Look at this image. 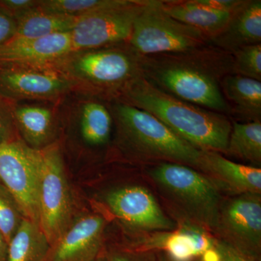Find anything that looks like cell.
<instances>
[{"label":"cell","instance_id":"cell-1","mask_svg":"<svg viewBox=\"0 0 261 261\" xmlns=\"http://www.w3.org/2000/svg\"><path fill=\"white\" fill-rule=\"evenodd\" d=\"M232 54L214 46L191 51L140 57L142 76L173 97L231 115L221 80L232 73Z\"/></svg>","mask_w":261,"mask_h":261},{"label":"cell","instance_id":"cell-2","mask_svg":"<svg viewBox=\"0 0 261 261\" xmlns=\"http://www.w3.org/2000/svg\"><path fill=\"white\" fill-rule=\"evenodd\" d=\"M116 99L150 113L200 150L226 153L231 130L226 115L173 97L142 75L128 84Z\"/></svg>","mask_w":261,"mask_h":261},{"label":"cell","instance_id":"cell-3","mask_svg":"<svg viewBox=\"0 0 261 261\" xmlns=\"http://www.w3.org/2000/svg\"><path fill=\"white\" fill-rule=\"evenodd\" d=\"M147 181L165 212L176 225L187 224L213 235L223 195L200 171L186 165H147Z\"/></svg>","mask_w":261,"mask_h":261},{"label":"cell","instance_id":"cell-4","mask_svg":"<svg viewBox=\"0 0 261 261\" xmlns=\"http://www.w3.org/2000/svg\"><path fill=\"white\" fill-rule=\"evenodd\" d=\"M121 145L142 163H174L198 169L202 150L143 110L113 99L108 102Z\"/></svg>","mask_w":261,"mask_h":261},{"label":"cell","instance_id":"cell-5","mask_svg":"<svg viewBox=\"0 0 261 261\" xmlns=\"http://www.w3.org/2000/svg\"><path fill=\"white\" fill-rule=\"evenodd\" d=\"M75 86V90L109 101L142 75L140 56L128 44L72 51L51 65Z\"/></svg>","mask_w":261,"mask_h":261},{"label":"cell","instance_id":"cell-6","mask_svg":"<svg viewBox=\"0 0 261 261\" xmlns=\"http://www.w3.org/2000/svg\"><path fill=\"white\" fill-rule=\"evenodd\" d=\"M128 46L140 57L187 53L211 45L210 37L168 15L161 1L147 0L135 19Z\"/></svg>","mask_w":261,"mask_h":261},{"label":"cell","instance_id":"cell-7","mask_svg":"<svg viewBox=\"0 0 261 261\" xmlns=\"http://www.w3.org/2000/svg\"><path fill=\"white\" fill-rule=\"evenodd\" d=\"M37 150L39 225L51 246L73 223V201L60 144Z\"/></svg>","mask_w":261,"mask_h":261},{"label":"cell","instance_id":"cell-8","mask_svg":"<svg viewBox=\"0 0 261 261\" xmlns=\"http://www.w3.org/2000/svg\"><path fill=\"white\" fill-rule=\"evenodd\" d=\"M213 236L261 259V194L223 196Z\"/></svg>","mask_w":261,"mask_h":261},{"label":"cell","instance_id":"cell-9","mask_svg":"<svg viewBox=\"0 0 261 261\" xmlns=\"http://www.w3.org/2000/svg\"><path fill=\"white\" fill-rule=\"evenodd\" d=\"M103 200L111 214L136 233L173 231L177 228L147 181V185L114 187L105 194Z\"/></svg>","mask_w":261,"mask_h":261},{"label":"cell","instance_id":"cell-10","mask_svg":"<svg viewBox=\"0 0 261 261\" xmlns=\"http://www.w3.org/2000/svg\"><path fill=\"white\" fill-rule=\"evenodd\" d=\"M0 181L18 202L25 219L39 224L37 149L20 139L0 145Z\"/></svg>","mask_w":261,"mask_h":261},{"label":"cell","instance_id":"cell-11","mask_svg":"<svg viewBox=\"0 0 261 261\" xmlns=\"http://www.w3.org/2000/svg\"><path fill=\"white\" fill-rule=\"evenodd\" d=\"M147 1L130 0L126 5L81 17L70 32L73 51L128 44L135 19Z\"/></svg>","mask_w":261,"mask_h":261},{"label":"cell","instance_id":"cell-12","mask_svg":"<svg viewBox=\"0 0 261 261\" xmlns=\"http://www.w3.org/2000/svg\"><path fill=\"white\" fill-rule=\"evenodd\" d=\"M74 84L53 66L0 68V94L12 101L58 102Z\"/></svg>","mask_w":261,"mask_h":261},{"label":"cell","instance_id":"cell-13","mask_svg":"<svg viewBox=\"0 0 261 261\" xmlns=\"http://www.w3.org/2000/svg\"><path fill=\"white\" fill-rule=\"evenodd\" d=\"M59 123L73 126L84 145H107L113 129V117L107 101L73 91L59 102Z\"/></svg>","mask_w":261,"mask_h":261},{"label":"cell","instance_id":"cell-14","mask_svg":"<svg viewBox=\"0 0 261 261\" xmlns=\"http://www.w3.org/2000/svg\"><path fill=\"white\" fill-rule=\"evenodd\" d=\"M107 221L99 214L82 216L51 245L46 261H94L105 249Z\"/></svg>","mask_w":261,"mask_h":261},{"label":"cell","instance_id":"cell-15","mask_svg":"<svg viewBox=\"0 0 261 261\" xmlns=\"http://www.w3.org/2000/svg\"><path fill=\"white\" fill-rule=\"evenodd\" d=\"M72 51L70 33L38 39L14 37L0 46V68L51 66Z\"/></svg>","mask_w":261,"mask_h":261},{"label":"cell","instance_id":"cell-16","mask_svg":"<svg viewBox=\"0 0 261 261\" xmlns=\"http://www.w3.org/2000/svg\"><path fill=\"white\" fill-rule=\"evenodd\" d=\"M197 171L223 196L261 194V168L247 166L212 151H202Z\"/></svg>","mask_w":261,"mask_h":261},{"label":"cell","instance_id":"cell-17","mask_svg":"<svg viewBox=\"0 0 261 261\" xmlns=\"http://www.w3.org/2000/svg\"><path fill=\"white\" fill-rule=\"evenodd\" d=\"M59 102L13 101L15 126L25 145L41 149L56 142L60 128Z\"/></svg>","mask_w":261,"mask_h":261},{"label":"cell","instance_id":"cell-18","mask_svg":"<svg viewBox=\"0 0 261 261\" xmlns=\"http://www.w3.org/2000/svg\"><path fill=\"white\" fill-rule=\"evenodd\" d=\"M210 40L211 45L231 54L245 46L260 44V0H245L226 27Z\"/></svg>","mask_w":261,"mask_h":261},{"label":"cell","instance_id":"cell-19","mask_svg":"<svg viewBox=\"0 0 261 261\" xmlns=\"http://www.w3.org/2000/svg\"><path fill=\"white\" fill-rule=\"evenodd\" d=\"M163 10L178 21L190 25L214 37L226 27L233 12L213 9L200 3V0L161 1Z\"/></svg>","mask_w":261,"mask_h":261},{"label":"cell","instance_id":"cell-20","mask_svg":"<svg viewBox=\"0 0 261 261\" xmlns=\"http://www.w3.org/2000/svg\"><path fill=\"white\" fill-rule=\"evenodd\" d=\"M231 115L246 122L261 121V82L242 75H226L221 84Z\"/></svg>","mask_w":261,"mask_h":261},{"label":"cell","instance_id":"cell-21","mask_svg":"<svg viewBox=\"0 0 261 261\" xmlns=\"http://www.w3.org/2000/svg\"><path fill=\"white\" fill-rule=\"evenodd\" d=\"M50 248L39 224L24 219L8 243L7 261H46Z\"/></svg>","mask_w":261,"mask_h":261},{"label":"cell","instance_id":"cell-22","mask_svg":"<svg viewBox=\"0 0 261 261\" xmlns=\"http://www.w3.org/2000/svg\"><path fill=\"white\" fill-rule=\"evenodd\" d=\"M225 157L247 163V166H261V121H231Z\"/></svg>","mask_w":261,"mask_h":261},{"label":"cell","instance_id":"cell-23","mask_svg":"<svg viewBox=\"0 0 261 261\" xmlns=\"http://www.w3.org/2000/svg\"><path fill=\"white\" fill-rule=\"evenodd\" d=\"M80 18L48 13L39 6L17 19V33L15 37L38 39L70 33Z\"/></svg>","mask_w":261,"mask_h":261},{"label":"cell","instance_id":"cell-24","mask_svg":"<svg viewBox=\"0 0 261 261\" xmlns=\"http://www.w3.org/2000/svg\"><path fill=\"white\" fill-rule=\"evenodd\" d=\"M130 0H39V8L56 14L81 18L99 10L122 6Z\"/></svg>","mask_w":261,"mask_h":261},{"label":"cell","instance_id":"cell-25","mask_svg":"<svg viewBox=\"0 0 261 261\" xmlns=\"http://www.w3.org/2000/svg\"><path fill=\"white\" fill-rule=\"evenodd\" d=\"M24 219L18 202L0 181V232L7 243H9Z\"/></svg>","mask_w":261,"mask_h":261},{"label":"cell","instance_id":"cell-26","mask_svg":"<svg viewBox=\"0 0 261 261\" xmlns=\"http://www.w3.org/2000/svg\"><path fill=\"white\" fill-rule=\"evenodd\" d=\"M232 73L261 82V44L245 46L232 53Z\"/></svg>","mask_w":261,"mask_h":261},{"label":"cell","instance_id":"cell-27","mask_svg":"<svg viewBox=\"0 0 261 261\" xmlns=\"http://www.w3.org/2000/svg\"><path fill=\"white\" fill-rule=\"evenodd\" d=\"M194 261H261L235 250L214 238L210 246Z\"/></svg>","mask_w":261,"mask_h":261},{"label":"cell","instance_id":"cell-28","mask_svg":"<svg viewBox=\"0 0 261 261\" xmlns=\"http://www.w3.org/2000/svg\"><path fill=\"white\" fill-rule=\"evenodd\" d=\"M13 115V101L0 94V145L19 140Z\"/></svg>","mask_w":261,"mask_h":261},{"label":"cell","instance_id":"cell-29","mask_svg":"<svg viewBox=\"0 0 261 261\" xmlns=\"http://www.w3.org/2000/svg\"><path fill=\"white\" fill-rule=\"evenodd\" d=\"M102 254L107 261H159L158 252L135 250L126 246L105 247Z\"/></svg>","mask_w":261,"mask_h":261},{"label":"cell","instance_id":"cell-30","mask_svg":"<svg viewBox=\"0 0 261 261\" xmlns=\"http://www.w3.org/2000/svg\"><path fill=\"white\" fill-rule=\"evenodd\" d=\"M39 0H0V8L15 20L39 6Z\"/></svg>","mask_w":261,"mask_h":261},{"label":"cell","instance_id":"cell-31","mask_svg":"<svg viewBox=\"0 0 261 261\" xmlns=\"http://www.w3.org/2000/svg\"><path fill=\"white\" fill-rule=\"evenodd\" d=\"M16 33V20L0 8V46L14 38Z\"/></svg>","mask_w":261,"mask_h":261},{"label":"cell","instance_id":"cell-32","mask_svg":"<svg viewBox=\"0 0 261 261\" xmlns=\"http://www.w3.org/2000/svg\"><path fill=\"white\" fill-rule=\"evenodd\" d=\"M202 4L221 11L233 12L245 3V0H200Z\"/></svg>","mask_w":261,"mask_h":261},{"label":"cell","instance_id":"cell-33","mask_svg":"<svg viewBox=\"0 0 261 261\" xmlns=\"http://www.w3.org/2000/svg\"><path fill=\"white\" fill-rule=\"evenodd\" d=\"M8 243L3 233L0 232V261H7L8 257Z\"/></svg>","mask_w":261,"mask_h":261},{"label":"cell","instance_id":"cell-34","mask_svg":"<svg viewBox=\"0 0 261 261\" xmlns=\"http://www.w3.org/2000/svg\"><path fill=\"white\" fill-rule=\"evenodd\" d=\"M159 261H182L178 260L164 252H158Z\"/></svg>","mask_w":261,"mask_h":261},{"label":"cell","instance_id":"cell-35","mask_svg":"<svg viewBox=\"0 0 261 261\" xmlns=\"http://www.w3.org/2000/svg\"><path fill=\"white\" fill-rule=\"evenodd\" d=\"M94 261H107V260H106V257H105L104 255H103V254H102L100 256L98 257Z\"/></svg>","mask_w":261,"mask_h":261}]
</instances>
